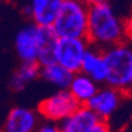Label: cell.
<instances>
[{"label":"cell","instance_id":"6da1fadb","mask_svg":"<svg viewBox=\"0 0 132 132\" xmlns=\"http://www.w3.org/2000/svg\"><path fill=\"white\" fill-rule=\"evenodd\" d=\"M128 35V23L115 12L110 2H102L89 7L86 40L90 45L104 50L126 41Z\"/></svg>","mask_w":132,"mask_h":132},{"label":"cell","instance_id":"7a4b0ae2","mask_svg":"<svg viewBox=\"0 0 132 132\" xmlns=\"http://www.w3.org/2000/svg\"><path fill=\"white\" fill-rule=\"evenodd\" d=\"M57 40L52 27L30 23L23 27L15 37V50L20 61H37L41 65L54 61L53 48Z\"/></svg>","mask_w":132,"mask_h":132},{"label":"cell","instance_id":"3957f363","mask_svg":"<svg viewBox=\"0 0 132 132\" xmlns=\"http://www.w3.org/2000/svg\"><path fill=\"white\" fill-rule=\"evenodd\" d=\"M107 63L106 83L129 96L132 94V48L126 41L103 50Z\"/></svg>","mask_w":132,"mask_h":132},{"label":"cell","instance_id":"277c9868","mask_svg":"<svg viewBox=\"0 0 132 132\" xmlns=\"http://www.w3.org/2000/svg\"><path fill=\"white\" fill-rule=\"evenodd\" d=\"M89 5L81 0H63L52 29L57 37L86 38Z\"/></svg>","mask_w":132,"mask_h":132},{"label":"cell","instance_id":"5b68a950","mask_svg":"<svg viewBox=\"0 0 132 132\" xmlns=\"http://www.w3.org/2000/svg\"><path fill=\"white\" fill-rule=\"evenodd\" d=\"M78 101L68 89H57V91H54L40 102L37 111L41 119L52 120L60 124L62 120L71 115L78 108Z\"/></svg>","mask_w":132,"mask_h":132},{"label":"cell","instance_id":"8992f818","mask_svg":"<svg viewBox=\"0 0 132 132\" xmlns=\"http://www.w3.org/2000/svg\"><path fill=\"white\" fill-rule=\"evenodd\" d=\"M110 122L102 119L87 104H79L75 111L60 123V132H107Z\"/></svg>","mask_w":132,"mask_h":132},{"label":"cell","instance_id":"52a82bcc","mask_svg":"<svg viewBox=\"0 0 132 132\" xmlns=\"http://www.w3.org/2000/svg\"><path fill=\"white\" fill-rule=\"evenodd\" d=\"M89 48L86 38L57 37L53 48V58L63 68L73 73L81 71V65L85 53Z\"/></svg>","mask_w":132,"mask_h":132},{"label":"cell","instance_id":"ba28073f","mask_svg":"<svg viewBox=\"0 0 132 132\" xmlns=\"http://www.w3.org/2000/svg\"><path fill=\"white\" fill-rule=\"evenodd\" d=\"M126 98L128 96L124 95L122 91H119L118 89L107 83H103L99 86L98 91L89 101L87 106L93 108L102 119H106L110 122L114 118V115L119 111Z\"/></svg>","mask_w":132,"mask_h":132},{"label":"cell","instance_id":"9c48e42d","mask_svg":"<svg viewBox=\"0 0 132 132\" xmlns=\"http://www.w3.org/2000/svg\"><path fill=\"white\" fill-rule=\"evenodd\" d=\"M63 0H29L23 7V15L32 23L42 27H52Z\"/></svg>","mask_w":132,"mask_h":132},{"label":"cell","instance_id":"30bf717a","mask_svg":"<svg viewBox=\"0 0 132 132\" xmlns=\"http://www.w3.org/2000/svg\"><path fill=\"white\" fill-rule=\"evenodd\" d=\"M41 122L38 111L28 107H13L4 120L3 129L5 132H35Z\"/></svg>","mask_w":132,"mask_h":132},{"label":"cell","instance_id":"8fae6325","mask_svg":"<svg viewBox=\"0 0 132 132\" xmlns=\"http://www.w3.org/2000/svg\"><path fill=\"white\" fill-rule=\"evenodd\" d=\"M81 71L91 77L99 85L106 83L107 63H106L103 50L89 44V48H87L85 56H83V60H82Z\"/></svg>","mask_w":132,"mask_h":132},{"label":"cell","instance_id":"7c38bea8","mask_svg":"<svg viewBox=\"0 0 132 132\" xmlns=\"http://www.w3.org/2000/svg\"><path fill=\"white\" fill-rule=\"evenodd\" d=\"M99 86L101 85L95 82L91 77H89L82 71H78V73H74L68 90L78 101L79 104H87L98 91Z\"/></svg>","mask_w":132,"mask_h":132},{"label":"cell","instance_id":"4fadbf2b","mask_svg":"<svg viewBox=\"0 0 132 132\" xmlns=\"http://www.w3.org/2000/svg\"><path fill=\"white\" fill-rule=\"evenodd\" d=\"M41 74V63L37 61H21L20 66L16 69L13 75L9 79V87L13 91L19 93L36 81Z\"/></svg>","mask_w":132,"mask_h":132},{"label":"cell","instance_id":"5bb4252c","mask_svg":"<svg viewBox=\"0 0 132 132\" xmlns=\"http://www.w3.org/2000/svg\"><path fill=\"white\" fill-rule=\"evenodd\" d=\"M73 75H74L73 71L68 70L56 61L41 65L40 77L50 86H54L56 89H68Z\"/></svg>","mask_w":132,"mask_h":132},{"label":"cell","instance_id":"9a60e30c","mask_svg":"<svg viewBox=\"0 0 132 132\" xmlns=\"http://www.w3.org/2000/svg\"><path fill=\"white\" fill-rule=\"evenodd\" d=\"M42 122H40L37 131L40 132H60V124L52 120H46V119H41Z\"/></svg>","mask_w":132,"mask_h":132},{"label":"cell","instance_id":"2e32d148","mask_svg":"<svg viewBox=\"0 0 132 132\" xmlns=\"http://www.w3.org/2000/svg\"><path fill=\"white\" fill-rule=\"evenodd\" d=\"M81 2H83L85 4L87 5H94V4H98V3H102V2H108V0H81Z\"/></svg>","mask_w":132,"mask_h":132},{"label":"cell","instance_id":"e0dca14e","mask_svg":"<svg viewBox=\"0 0 132 132\" xmlns=\"http://www.w3.org/2000/svg\"><path fill=\"white\" fill-rule=\"evenodd\" d=\"M131 101H129V119H131V122H132V94L128 96Z\"/></svg>","mask_w":132,"mask_h":132},{"label":"cell","instance_id":"ac0fdd59","mask_svg":"<svg viewBox=\"0 0 132 132\" xmlns=\"http://www.w3.org/2000/svg\"><path fill=\"white\" fill-rule=\"evenodd\" d=\"M128 32H129V35H132V19H131V21L128 23Z\"/></svg>","mask_w":132,"mask_h":132}]
</instances>
